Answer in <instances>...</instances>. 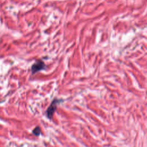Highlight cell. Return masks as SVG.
<instances>
[{
  "label": "cell",
  "instance_id": "cell-1",
  "mask_svg": "<svg viewBox=\"0 0 147 147\" xmlns=\"http://www.w3.org/2000/svg\"><path fill=\"white\" fill-rule=\"evenodd\" d=\"M60 102V100L56 98L54 99L52 101V103H51L50 106L47 109V111H46V116H47V117L49 120H52V119L54 115V113L57 109V105Z\"/></svg>",
  "mask_w": 147,
  "mask_h": 147
},
{
  "label": "cell",
  "instance_id": "cell-2",
  "mask_svg": "<svg viewBox=\"0 0 147 147\" xmlns=\"http://www.w3.org/2000/svg\"><path fill=\"white\" fill-rule=\"evenodd\" d=\"M46 64L41 60H37L32 66L31 67V71L32 74H34L37 73L38 72L42 71L43 70H44L46 68Z\"/></svg>",
  "mask_w": 147,
  "mask_h": 147
},
{
  "label": "cell",
  "instance_id": "cell-3",
  "mask_svg": "<svg viewBox=\"0 0 147 147\" xmlns=\"http://www.w3.org/2000/svg\"><path fill=\"white\" fill-rule=\"evenodd\" d=\"M41 132H42L41 128L39 126H36L32 130V134L35 136H39L41 134Z\"/></svg>",
  "mask_w": 147,
  "mask_h": 147
}]
</instances>
